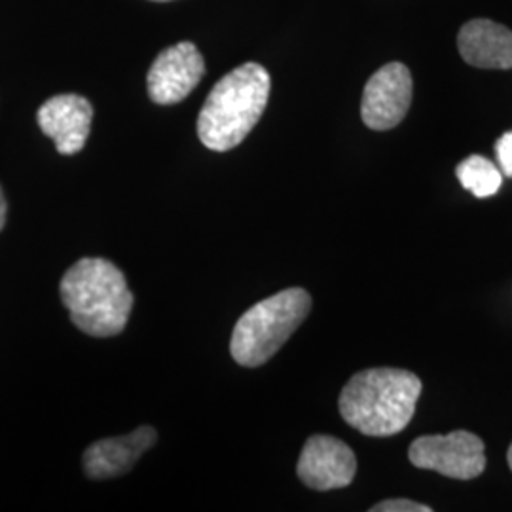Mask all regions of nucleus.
<instances>
[{"label": "nucleus", "instance_id": "0eeeda50", "mask_svg": "<svg viewBox=\"0 0 512 512\" xmlns=\"http://www.w3.org/2000/svg\"><path fill=\"white\" fill-rule=\"evenodd\" d=\"M205 61L192 42H179L156 57L148 71V95L156 105H177L200 84Z\"/></svg>", "mask_w": 512, "mask_h": 512}, {"label": "nucleus", "instance_id": "f3484780", "mask_svg": "<svg viewBox=\"0 0 512 512\" xmlns=\"http://www.w3.org/2000/svg\"><path fill=\"white\" fill-rule=\"evenodd\" d=\"M154 2H167V0H154Z\"/></svg>", "mask_w": 512, "mask_h": 512}, {"label": "nucleus", "instance_id": "20e7f679", "mask_svg": "<svg viewBox=\"0 0 512 512\" xmlns=\"http://www.w3.org/2000/svg\"><path fill=\"white\" fill-rule=\"evenodd\" d=\"M311 310L304 289H285L245 311L232 332L230 353L241 366L268 363L291 338Z\"/></svg>", "mask_w": 512, "mask_h": 512}, {"label": "nucleus", "instance_id": "7ed1b4c3", "mask_svg": "<svg viewBox=\"0 0 512 512\" xmlns=\"http://www.w3.org/2000/svg\"><path fill=\"white\" fill-rule=\"evenodd\" d=\"M61 300L74 325L95 338L120 334L133 308L126 277L105 258L78 260L61 279Z\"/></svg>", "mask_w": 512, "mask_h": 512}, {"label": "nucleus", "instance_id": "f8f14e48", "mask_svg": "<svg viewBox=\"0 0 512 512\" xmlns=\"http://www.w3.org/2000/svg\"><path fill=\"white\" fill-rule=\"evenodd\" d=\"M459 183L476 198H490L497 194L503 183L501 169L484 156H469L456 169Z\"/></svg>", "mask_w": 512, "mask_h": 512}, {"label": "nucleus", "instance_id": "f03ea898", "mask_svg": "<svg viewBox=\"0 0 512 512\" xmlns=\"http://www.w3.org/2000/svg\"><path fill=\"white\" fill-rule=\"evenodd\" d=\"M270 88V74L258 63H245L222 76L198 116L203 145L226 152L243 143L266 110Z\"/></svg>", "mask_w": 512, "mask_h": 512}, {"label": "nucleus", "instance_id": "2eb2a0df", "mask_svg": "<svg viewBox=\"0 0 512 512\" xmlns=\"http://www.w3.org/2000/svg\"><path fill=\"white\" fill-rule=\"evenodd\" d=\"M4 222H6V200H4V194L0 190V230L4 228Z\"/></svg>", "mask_w": 512, "mask_h": 512}, {"label": "nucleus", "instance_id": "dca6fc26", "mask_svg": "<svg viewBox=\"0 0 512 512\" xmlns=\"http://www.w3.org/2000/svg\"><path fill=\"white\" fill-rule=\"evenodd\" d=\"M507 458H509V467H511V471H512V444H511V448H509V456H507Z\"/></svg>", "mask_w": 512, "mask_h": 512}, {"label": "nucleus", "instance_id": "1a4fd4ad", "mask_svg": "<svg viewBox=\"0 0 512 512\" xmlns=\"http://www.w3.org/2000/svg\"><path fill=\"white\" fill-rule=\"evenodd\" d=\"M38 126L52 139L59 154H78L92 131V103L74 93L55 95L38 109Z\"/></svg>", "mask_w": 512, "mask_h": 512}, {"label": "nucleus", "instance_id": "6e6552de", "mask_svg": "<svg viewBox=\"0 0 512 512\" xmlns=\"http://www.w3.org/2000/svg\"><path fill=\"white\" fill-rule=\"evenodd\" d=\"M298 478L319 492L346 488L357 473V459L344 440L315 435L306 440L296 465Z\"/></svg>", "mask_w": 512, "mask_h": 512}, {"label": "nucleus", "instance_id": "423d86ee", "mask_svg": "<svg viewBox=\"0 0 512 512\" xmlns=\"http://www.w3.org/2000/svg\"><path fill=\"white\" fill-rule=\"evenodd\" d=\"M414 82L403 63H387L366 82L361 116L366 128L387 131L397 128L412 105Z\"/></svg>", "mask_w": 512, "mask_h": 512}, {"label": "nucleus", "instance_id": "ddd939ff", "mask_svg": "<svg viewBox=\"0 0 512 512\" xmlns=\"http://www.w3.org/2000/svg\"><path fill=\"white\" fill-rule=\"evenodd\" d=\"M372 512H431L429 505H421L410 499H387L378 505H374Z\"/></svg>", "mask_w": 512, "mask_h": 512}, {"label": "nucleus", "instance_id": "9d476101", "mask_svg": "<svg viewBox=\"0 0 512 512\" xmlns=\"http://www.w3.org/2000/svg\"><path fill=\"white\" fill-rule=\"evenodd\" d=\"M458 50L476 69H512V31L490 19H473L461 27Z\"/></svg>", "mask_w": 512, "mask_h": 512}, {"label": "nucleus", "instance_id": "4468645a", "mask_svg": "<svg viewBox=\"0 0 512 512\" xmlns=\"http://www.w3.org/2000/svg\"><path fill=\"white\" fill-rule=\"evenodd\" d=\"M495 154H497V162H499L501 171L507 177H512V131L499 137V141L495 145Z\"/></svg>", "mask_w": 512, "mask_h": 512}, {"label": "nucleus", "instance_id": "f257e3e1", "mask_svg": "<svg viewBox=\"0 0 512 512\" xmlns=\"http://www.w3.org/2000/svg\"><path fill=\"white\" fill-rule=\"evenodd\" d=\"M421 380L401 368H368L355 374L340 393V414L368 437H391L414 418Z\"/></svg>", "mask_w": 512, "mask_h": 512}, {"label": "nucleus", "instance_id": "39448f33", "mask_svg": "<svg viewBox=\"0 0 512 512\" xmlns=\"http://www.w3.org/2000/svg\"><path fill=\"white\" fill-rule=\"evenodd\" d=\"M408 458L418 469L458 480H471L486 469L484 442L469 431L420 437L410 444Z\"/></svg>", "mask_w": 512, "mask_h": 512}, {"label": "nucleus", "instance_id": "9b49d317", "mask_svg": "<svg viewBox=\"0 0 512 512\" xmlns=\"http://www.w3.org/2000/svg\"><path fill=\"white\" fill-rule=\"evenodd\" d=\"M156 442L152 427H139L126 437L99 440L84 454V469L92 478H112L124 475Z\"/></svg>", "mask_w": 512, "mask_h": 512}]
</instances>
